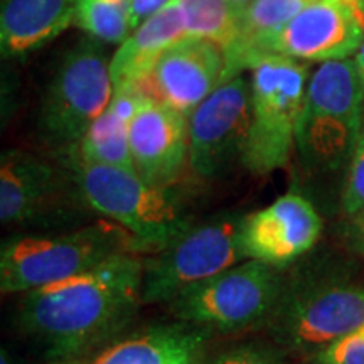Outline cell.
<instances>
[{"label": "cell", "mask_w": 364, "mask_h": 364, "mask_svg": "<svg viewBox=\"0 0 364 364\" xmlns=\"http://www.w3.org/2000/svg\"><path fill=\"white\" fill-rule=\"evenodd\" d=\"M144 257L127 253L71 279L21 294L16 326L44 364L85 356L127 331L142 306Z\"/></svg>", "instance_id": "cell-1"}, {"label": "cell", "mask_w": 364, "mask_h": 364, "mask_svg": "<svg viewBox=\"0 0 364 364\" xmlns=\"http://www.w3.org/2000/svg\"><path fill=\"white\" fill-rule=\"evenodd\" d=\"M292 267L265 327L273 344L302 361L363 329L364 277L339 255H312Z\"/></svg>", "instance_id": "cell-2"}, {"label": "cell", "mask_w": 364, "mask_h": 364, "mask_svg": "<svg viewBox=\"0 0 364 364\" xmlns=\"http://www.w3.org/2000/svg\"><path fill=\"white\" fill-rule=\"evenodd\" d=\"M127 253L145 255L125 228L107 218L66 233L12 235L0 247V290L26 294Z\"/></svg>", "instance_id": "cell-3"}, {"label": "cell", "mask_w": 364, "mask_h": 364, "mask_svg": "<svg viewBox=\"0 0 364 364\" xmlns=\"http://www.w3.org/2000/svg\"><path fill=\"white\" fill-rule=\"evenodd\" d=\"M91 211L125 228L145 255L159 252L193 225L172 188L145 182L134 169L58 156Z\"/></svg>", "instance_id": "cell-4"}, {"label": "cell", "mask_w": 364, "mask_h": 364, "mask_svg": "<svg viewBox=\"0 0 364 364\" xmlns=\"http://www.w3.org/2000/svg\"><path fill=\"white\" fill-rule=\"evenodd\" d=\"M364 83L354 58L322 63L312 73L295 130V150L307 171H346L361 130Z\"/></svg>", "instance_id": "cell-5"}, {"label": "cell", "mask_w": 364, "mask_h": 364, "mask_svg": "<svg viewBox=\"0 0 364 364\" xmlns=\"http://www.w3.org/2000/svg\"><path fill=\"white\" fill-rule=\"evenodd\" d=\"M110 63L105 43L86 36L54 66L39 102L38 134L56 154L75 147L110 105Z\"/></svg>", "instance_id": "cell-6"}, {"label": "cell", "mask_w": 364, "mask_h": 364, "mask_svg": "<svg viewBox=\"0 0 364 364\" xmlns=\"http://www.w3.org/2000/svg\"><path fill=\"white\" fill-rule=\"evenodd\" d=\"M285 284V270L245 260L169 304L176 321L208 334H235L267 326Z\"/></svg>", "instance_id": "cell-7"}, {"label": "cell", "mask_w": 364, "mask_h": 364, "mask_svg": "<svg viewBox=\"0 0 364 364\" xmlns=\"http://www.w3.org/2000/svg\"><path fill=\"white\" fill-rule=\"evenodd\" d=\"M252 125L241 164L257 176L282 169L295 149V130L309 85V68L268 54L252 68Z\"/></svg>", "instance_id": "cell-8"}, {"label": "cell", "mask_w": 364, "mask_h": 364, "mask_svg": "<svg viewBox=\"0 0 364 364\" xmlns=\"http://www.w3.org/2000/svg\"><path fill=\"white\" fill-rule=\"evenodd\" d=\"M243 216L220 215L191 225L159 252L144 257L142 302L169 304L203 282L245 262L240 233Z\"/></svg>", "instance_id": "cell-9"}, {"label": "cell", "mask_w": 364, "mask_h": 364, "mask_svg": "<svg viewBox=\"0 0 364 364\" xmlns=\"http://www.w3.org/2000/svg\"><path fill=\"white\" fill-rule=\"evenodd\" d=\"M75 199L85 201L71 172L59 161L53 164L21 149L2 152L0 221L4 226L51 225L70 213Z\"/></svg>", "instance_id": "cell-10"}, {"label": "cell", "mask_w": 364, "mask_h": 364, "mask_svg": "<svg viewBox=\"0 0 364 364\" xmlns=\"http://www.w3.org/2000/svg\"><path fill=\"white\" fill-rule=\"evenodd\" d=\"M252 125V85L241 75L226 80L189 117V169L215 179L241 162Z\"/></svg>", "instance_id": "cell-11"}, {"label": "cell", "mask_w": 364, "mask_h": 364, "mask_svg": "<svg viewBox=\"0 0 364 364\" xmlns=\"http://www.w3.org/2000/svg\"><path fill=\"white\" fill-rule=\"evenodd\" d=\"M363 43L361 0H316L268 41L265 54L327 63L356 56Z\"/></svg>", "instance_id": "cell-12"}, {"label": "cell", "mask_w": 364, "mask_h": 364, "mask_svg": "<svg viewBox=\"0 0 364 364\" xmlns=\"http://www.w3.org/2000/svg\"><path fill=\"white\" fill-rule=\"evenodd\" d=\"M322 218L306 196L287 193L243 216L240 243L245 260L285 268L306 258L322 235Z\"/></svg>", "instance_id": "cell-13"}, {"label": "cell", "mask_w": 364, "mask_h": 364, "mask_svg": "<svg viewBox=\"0 0 364 364\" xmlns=\"http://www.w3.org/2000/svg\"><path fill=\"white\" fill-rule=\"evenodd\" d=\"M225 81V49L209 39L186 36L162 53L149 78L139 86L152 100L189 118Z\"/></svg>", "instance_id": "cell-14"}, {"label": "cell", "mask_w": 364, "mask_h": 364, "mask_svg": "<svg viewBox=\"0 0 364 364\" xmlns=\"http://www.w3.org/2000/svg\"><path fill=\"white\" fill-rule=\"evenodd\" d=\"M129 142L136 174L152 186L172 188L189 166V118L152 100L130 122Z\"/></svg>", "instance_id": "cell-15"}, {"label": "cell", "mask_w": 364, "mask_h": 364, "mask_svg": "<svg viewBox=\"0 0 364 364\" xmlns=\"http://www.w3.org/2000/svg\"><path fill=\"white\" fill-rule=\"evenodd\" d=\"M206 331L184 322L127 329L85 356L65 364H204L209 354Z\"/></svg>", "instance_id": "cell-16"}, {"label": "cell", "mask_w": 364, "mask_h": 364, "mask_svg": "<svg viewBox=\"0 0 364 364\" xmlns=\"http://www.w3.org/2000/svg\"><path fill=\"white\" fill-rule=\"evenodd\" d=\"M76 22V0H0V53L21 59Z\"/></svg>", "instance_id": "cell-17"}, {"label": "cell", "mask_w": 364, "mask_h": 364, "mask_svg": "<svg viewBox=\"0 0 364 364\" xmlns=\"http://www.w3.org/2000/svg\"><path fill=\"white\" fill-rule=\"evenodd\" d=\"M184 38V16L179 0H176L136 27L117 49L110 63L113 88L142 83L150 76L162 53Z\"/></svg>", "instance_id": "cell-18"}, {"label": "cell", "mask_w": 364, "mask_h": 364, "mask_svg": "<svg viewBox=\"0 0 364 364\" xmlns=\"http://www.w3.org/2000/svg\"><path fill=\"white\" fill-rule=\"evenodd\" d=\"M316 0H252L240 11L238 38L226 51V80L265 58L267 43Z\"/></svg>", "instance_id": "cell-19"}, {"label": "cell", "mask_w": 364, "mask_h": 364, "mask_svg": "<svg viewBox=\"0 0 364 364\" xmlns=\"http://www.w3.org/2000/svg\"><path fill=\"white\" fill-rule=\"evenodd\" d=\"M129 122L120 118L110 107L100 115L75 147L58 156H73L80 161L103 166L134 169L129 142ZM135 171V169H134Z\"/></svg>", "instance_id": "cell-20"}, {"label": "cell", "mask_w": 364, "mask_h": 364, "mask_svg": "<svg viewBox=\"0 0 364 364\" xmlns=\"http://www.w3.org/2000/svg\"><path fill=\"white\" fill-rule=\"evenodd\" d=\"M186 36L209 39L225 53L238 38L240 11L230 0H179Z\"/></svg>", "instance_id": "cell-21"}, {"label": "cell", "mask_w": 364, "mask_h": 364, "mask_svg": "<svg viewBox=\"0 0 364 364\" xmlns=\"http://www.w3.org/2000/svg\"><path fill=\"white\" fill-rule=\"evenodd\" d=\"M132 0H76V22L86 36L122 44L132 34Z\"/></svg>", "instance_id": "cell-22"}, {"label": "cell", "mask_w": 364, "mask_h": 364, "mask_svg": "<svg viewBox=\"0 0 364 364\" xmlns=\"http://www.w3.org/2000/svg\"><path fill=\"white\" fill-rule=\"evenodd\" d=\"M344 174L339 208L343 218H351L364 209V115L361 130H359L358 140L354 144Z\"/></svg>", "instance_id": "cell-23"}, {"label": "cell", "mask_w": 364, "mask_h": 364, "mask_svg": "<svg viewBox=\"0 0 364 364\" xmlns=\"http://www.w3.org/2000/svg\"><path fill=\"white\" fill-rule=\"evenodd\" d=\"M204 364H290L289 354L273 343H238L206 356Z\"/></svg>", "instance_id": "cell-24"}, {"label": "cell", "mask_w": 364, "mask_h": 364, "mask_svg": "<svg viewBox=\"0 0 364 364\" xmlns=\"http://www.w3.org/2000/svg\"><path fill=\"white\" fill-rule=\"evenodd\" d=\"M302 364H364V327L302 359Z\"/></svg>", "instance_id": "cell-25"}, {"label": "cell", "mask_w": 364, "mask_h": 364, "mask_svg": "<svg viewBox=\"0 0 364 364\" xmlns=\"http://www.w3.org/2000/svg\"><path fill=\"white\" fill-rule=\"evenodd\" d=\"M338 235L346 252L364 260V209L351 218H343L338 226Z\"/></svg>", "instance_id": "cell-26"}, {"label": "cell", "mask_w": 364, "mask_h": 364, "mask_svg": "<svg viewBox=\"0 0 364 364\" xmlns=\"http://www.w3.org/2000/svg\"><path fill=\"white\" fill-rule=\"evenodd\" d=\"M174 2L176 0H132V33H134L136 27L142 26L145 21Z\"/></svg>", "instance_id": "cell-27"}, {"label": "cell", "mask_w": 364, "mask_h": 364, "mask_svg": "<svg viewBox=\"0 0 364 364\" xmlns=\"http://www.w3.org/2000/svg\"><path fill=\"white\" fill-rule=\"evenodd\" d=\"M0 364H21V359L9 348L0 349Z\"/></svg>", "instance_id": "cell-28"}, {"label": "cell", "mask_w": 364, "mask_h": 364, "mask_svg": "<svg viewBox=\"0 0 364 364\" xmlns=\"http://www.w3.org/2000/svg\"><path fill=\"white\" fill-rule=\"evenodd\" d=\"M354 61H356L358 65V70H359V75H361L363 78V83H364V43L361 46V49H359L356 56H354Z\"/></svg>", "instance_id": "cell-29"}, {"label": "cell", "mask_w": 364, "mask_h": 364, "mask_svg": "<svg viewBox=\"0 0 364 364\" xmlns=\"http://www.w3.org/2000/svg\"><path fill=\"white\" fill-rule=\"evenodd\" d=\"M230 2H231V4H233V6H235V9H236V11H243V9H245V7H247V6H248V4H250V2H252V0H230Z\"/></svg>", "instance_id": "cell-30"}]
</instances>
